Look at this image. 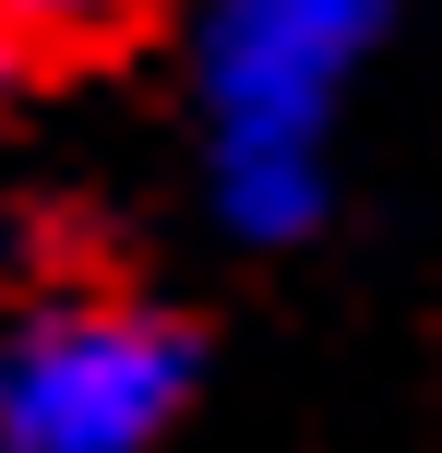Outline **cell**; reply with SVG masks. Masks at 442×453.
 I'll list each match as a JSON object with an SVG mask.
<instances>
[{
	"mask_svg": "<svg viewBox=\"0 0 442 453\" xmlns=\"http://www.w3.org/2000/svg\"><path fill=\"white\" fill-rule=\"evenodd\" d=\"M395 0H215L204 24V84L228 132V215L287 239L323 203V108L371 60Z\"/></svg>",
	"mask_w": 442,
	"mask_h": 453,
	"instance_id": "cell-1",
	"label": "cell"
},
{
	"mask_svg": "<svg viewBox=\"0 0 442 453\" xmlns=\"http://www.w3.org/2000/svg\"><path fill=\"white\" fill-rule=\"evenodd\" d=\"M191 394V334L132 298H48L0 346V453H143Z\"/></svg>",
	"mask_w": 442,
	"mask_h": 453,
	"instance_id": "cell-2",
	"label": "cell"
},
{
	"mask_svg": "<svg viewBox=\"0 0 442 453\" xmlns=\"http://www.w3.org/2000/svg\"><path fill=\"white\" fill-rule=\"evenodd\" d=\"M132 12L143 0H0V24H12L24 48H108Z\"/></svg>",
	"mask_w": 442,
	"mask_h": 453,
	"instance_id": "cell-3",
	"label": "cell"
},
{
	"mask_svg": "<svg viewBox=\"0 0 442 453\" xmlns=\"http://www.w3.org/2000/svg\"><path fill=\"white\" fill-rule=\"evenodd\" d=\"M12 72H24V36H12V24H0V84H12Z\"/></svg>",
	"mask_w": 442,
	"mask_h": 453,
	"instance_id": "cell-4",
	"label": "cell"
}]
</instances>
